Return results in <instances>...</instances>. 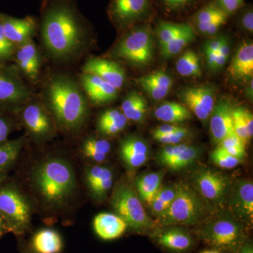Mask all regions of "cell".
Returning a JSON list of instances; mask_svg holds the SVG:
<instances>
[{
  "instance_id": "6da1fadb",
  "label": "cell",
  "mask_w": 253,
  "mask_h": 253,
  "mask_svg": "<svg viewBox=\"0 0 253 253\" xmlns=\"http://www.w3.org/2000/svg\"><path fill=\"white\" fill-rule=\"evenodd\" d=\"M42 34L46 49L57 59L73 56L81 49L84 41L81 20L67 0H53L46 8Z\"/></svg>"
},
{
  "instance_id": "7a4b0ae2",
  "label": "cell",
  "mask_w": 253,
  "mask_h": 253,
  "mask_svg": "<svg viewBox=\"0 0 253 253\" xmlns=\"http://www.w3.org/2000/svg\"><path fill=\"white\" fill-rule=\"evenodd\" d=\"M31 182L42 202L52 209L66 206L76 189L72 166L59 157H49L38 163L32 172Z\"/></svg>"
},
{
  "instance_id": "3957f363",
  "label": "cell",
  "mask_w": 253,
  "mask_h": 253,
  "mask_svg": "<svg viewBox=\"0 0 253 253\" xmlns=\"http://www.w3.org/2000/svg\"><path fill=\"white\" fill-rule=\"evenodd\" d=\"M46 100L56 122L68 131H76L84 124L87 105L78 83L68 76L58 75L50 79Z\"/></svg>"
},
{
  "instance_id": "277c9868",
  "label": "cell",
  "mask_w": 253,
  "mask_h": 253,
  "mask_svg": "<svg viewBox=\"0 0 253 253\" xmlns=\"http://www.w3.org/2000/svg\"><path fill=\"white\" fill-rule=\"evenodd\" d=\"M212 206L196 189L179 184L175 199L162 215L155 220L157 227L172 225L199 226L208 220Z\"/></svg>"
},
{
  "instance_id": "5b68a950",
  "label": "cell",
  "mask_w": 253,
  "mask_h": 253,
  "mask_svg": "<svg viewBox=\"0 0 253 253\" xmlns=\"http://www.w3.org/2000/svg\"><path fill=\"white\" fill-rule=\"evenodd\" d=\"M249 226L235 218L209 219L199 226L198 236L219 252L236 253L249 240Z\"/></svg>"
},
{
  "instance_id": "8992f818",
  "label": "cell",
  "mask_w": 253,
  "mask_h": 253,
  "mask_svg": "<svg viewBox=\"0 0 253 253\" xmlns=\"http://www.w3.org/2000/svg\"><path fill=\"white\" fill-rule=\"evenodd\" d=\"M111 205L118 215L126 221L131 232L150 234L157 228L156 221L145 211L138 194L126 183H118L115 186Z\"/></svg>"
},
{
  "instance_id": "52a82bcc",
  "label": "cell",
  "mask_w": 253,
  "mask_h": 253,
  "mask_svg": "<svg viewBox=\"0 0 253 253\" xmlns=\"http://www.w3.org/2000/svg\"><path fill=\"white\" fill-rule=\"evenodd\" d=\"M31 204L17 186L0 184V217L6 232L24 235L31 229Z\"/></svg>"
},
{
  "instance_id": "ba28073f",
  "label": "cell",
  "mask_w": 253,
  "mask_h": 253,
  "mask_svg": "<svg viewBox=\"0 0 253 253\" xmlns=\"http://www.w3.org/2000/svg\"><path fill=\"white\" fill-rule=\"evenodd\" d=\"M154 54V34L148 25L131 30L113 50L115 57L136 66L149 64L152 61Z\"/></svg>"
},
{
  "instance_id": "9c48e42d",
  "label": "cell",
  "mask_w": 253,
  "mask_h": 253,
  "mask_svg": "<svg viewBox=\"0 0 253 253\" xmlns=\"http://www.w3.org/2000/svg\"><path fill=\"white\" fill-rule=\"evenodd\" d=\"M195 189L211 206H223L230 191V183L225 176L209 168H199L193 174Z\"/></svg>"
},
{
  "instance_id": "30bf717a",
  "label": "cell",
  "mask_w": 253,
  "mask_h": 253,
  "mask_svg": "<svg viewBox=\"0 0 253 253\" xmlns=\"http://www.w3.org/2000/svg\"><path fill=\"white\" fill-rule=\"evenodd\" d=\"M31 94L17 73L0 64V113L11 112L22 106Z\"/></svg>"
},
{
  "instance_id": "8fae6325",
  "label": "cell",
  "mask_w": 253,
  "mask_h": 253,
  "mask_svg": "<svg viewBox=\"0 0 253 253\" xmlns=\"http://www.w3.org/2000/svg\"><path fill=\"white\" fill-rule=\"evenodd\" d=\"M226 201L233 217L249 227L253 225V184L251 179H241L231 186Z\"/></svg>"
},
{
  "instance_id": "7c38bea8",
  "label": "cell",
  "mask_w": 253,
  "mask_h": 253,
  "mask_svg": "<svg viewBox=\"0 0 253 253\" xmlns=\"http://www.w3.org/2000/svg\"><path fill=\"white\" fill-rule=\"evenodd\" d=\"M149 236L161 249L170 253H190L195 246L191 232L179 226H160Z\"/></svg>"
},
{
  "instance_id": "4fadbf2b",
  "label": "cell",
  "mask_w": 253,
  "mask_h": 253,
  "mask_svg": "<svg viewBox=\"0 0 253 253\" xmlns=\"http://www.w3.org/2000/svg\"><path fill=\"white\" fill-rule=\"evenodd\" d=\"M179 97L190 112L194 113L200 121L206 122L209 119L215 104V92L212 86L201 85L185 88Z\"/></svg>"
},
{
  "instance_id": "5bb4252c",
  "label": "cell",
  "mask_w": 253,
  "mask_h": 253,
  "mask_svg": "<svg viewBox=\"0 0 253 253\" xmlns=\"http://www.w3.org/2000/svg\"><path fill=\"white\" fill-rule=\"evenodd\" d=\"M200 154L199 148L194 145H166L158 152L157 161L161 166L172 170H179L193 164Z\"/></svg>"
},
{
  "instance_id": "9a60e30c",
  "label": "cell",
  "mask_w": 253,
  "mask_h": 253,
  "mask_svg": "<svg viewBox=\"0 0 253 253\" xmlns=\"http://www.w3.org/2000/svg\"><path fill=\"white\" fill-rule=\"evenodd\" d=\"M150 6V0H112L109 14L119 26H128L146 17Z\"/></svg>"
},
{
  "instance_id": "2e32d148",
  "label": "cell",
  "mask_w": 253,
  "mask_h": 253,
  "mask_svg": "<svg viewBox=\"0 0 253 253\" xmlns=\"http://www.w3.org/2000/svg\"><path fill=\"white\" fill-rule=\"evenodd\" d=\"M83 72L94 75L103 81L121 89L126 81V71L119 63L111 60L92 58L83 66Z\"/></svg>"
},
{
  "instance_id": "e0dca14e",
  "label": "cell",
  "mask_w": 253,
  "mask_h": 253,
  "mask_svg": "<svg viewBox=\"0 0 253 253\" xmlns=\"http://www.w3.org/2000/svg\"><path fill=\"white\" fill-rule=\"evenodd\" d=\"M21 118L25 126L36 139H46L54 133L51 119L41 105H27L22 111Z\"/></svg>"
},
{
  "instance_id": "ac0fdd59",
  "label": "cell",
  "mask_w": 253,
  "mask_h": 253,
  "mask_svg": "<svg viewBox=\"0 0 253 253\" xmlns=\"http://www.w3.org/2000/svg\"><path fill=\"white\" fill-rule=\"evenodd\" d=\"M231 105L229 100L221 98L214 104L210 119V130L212 140L219 144L233 131Z\"/></svg>"
},
{
  "instance_id": "d6986e66",
  "label": "cell",
  "mask_w": 253,
  "mask_h": 253,
  "mask_svg": "<svg viewBox=\"0 0 253 253\" xmlns=\"http://www.w3.org/2000/svg\"><path fill=\"white\" fill-rule=\"evenodd\" d=\"M149 155V145L139 136H127L121 141L120 156L129 169H136L144 166Z\"/></svg>"
},
{
  "instance_id": "ffe728a7",
  "label": "cell",
  "mask_w": 253,
  "mask_h": 253,
  "mask_svg": "<svg viewBox=\"0 0 253 253\" xmlns=\"http://www.w3.org/2000/svg\"><path fill=\"white\" fill-rule=\"evenodd\" d=\"M85 181L91 196L97 201H103L113 186L112 170L105 166H91L86 169Z\"/></svg>"
},
{
  "instance_id": "44dd1931",
  "label": "cell",
  "mask_w": 253,
  "mask_h": 253,
  "mask_svg": "<svg viewBox=\"0 0 253 253\" xmlns=\"http://www.w3.org/2000/svg\"><path fill=\"white\" fill-rule=\"evenodd\" d=\"M2 23L5 36L14 45L29 41L36 31V21L31 16L16 18L2 15Z\"/></svg>"
},
{
  "instance_id": "7402d4cb",
  "label": "cell",
  "mask_w": 253,
  "mask_h": 253,
  "mask_svg": "<svg viewBox=\"0 0 253 253\" xmlns=\"http://www.w3.org/2000/svg\"><path fill=\"white\" fill-rule=\"evenodd\" d=\"M82 83L88 97L94 104H106L117 98V88L94 75L84 73Z\"/></svg>"
},
{
  "instance_id": "603a6c76",
  "label": "cell",
  "mask_w": 253,
  "mask_h": 253,
  "mask_svg": "<svg viewBox=\"0 0 253 253\" xmlns=\"http://www.w3.org/2000/svg\"><path fill=\"white\" fill-rule=\"evenodd\" d=\"M96 235L105 241L117 239L127 230L126 221L118 214L103 212L96 215L93 221Z\"/></svg>"
},
{
  "instance_id": "cb8c5ba5",
  "label": "cell",
  "mask_w": 253,
  "mask_h": 253,
  "mask_svg": "<svg viewBox=\"0 0 253 253\" xmlns=\"http://www.w3.org/2000/svg\"><path fill=\"white\" fill-rule=\"evenodd\" d=\"M229 73L234 79L253 78V44L252 42H244L233 58L229 68Z\"/></svg>"
},
{
  "instance_id": "d4e9b609",
  "label": "cell",
  "mask_w": 253,
  "mask_h": 253,
  "mask_svg": "<svg viewBox=\"0 0 253 253\" xmlns=\"http://www.w3.org/2000/svg\"><path fill=\"white\" fill-rule=\"evenodd\" d=\"M30 246L36 253H61L63 243L59 232L43 229L34 234Z\"/></svg>"
},
{
  "instance_id": "484cf974",
  "label": "cell",
  "mask_w": 253,
  "mask_h": 253,
  "mask_svg": "<svg viewBox=\"0 0 253 253\" xmlns=\"http://www.w3.org/2000/svg\"><path fill=\"white\" fill-rule=\"evenodd\" d=\"M164 176L163 171L150 172L136 179L135 185L139 199L145 204L149 205L153 198L162 186Z\"/></svg>"
},
{
  "instance_id": "4316f807",
  "label": "cell",
  "mask_w": 253,
  "mask_h": 253,
  "mask_svg": "<svg viewBox=\"0 0 253 253\" xmlns=\"http://www.w3.org/2000/svg\"><path fill=\"white\" fill-rule=\"evenodd\" d=\"M121 109L128 121L140 123L146 117L148 105L144 96L139 93L132 91L123 100Z\"/></svg>"
},
{
  "instance_id": "83f0119b",
  "label": "cell",
  "mask_w": 253,
  "mask_h": 253,
  "mask_svg": "<svg viewBox=\"0 0 253 253\" xmlns=\"http://www.w3.org/2000/svg\"><path fill=\"white\" fill-rule=\"evenodd\" d=\"M155 116L159 121L168 123H179L191 119V113L183 104L165 102L155 111Z\"/></svg>"
},
{
  "instance_id": "f1b7e54d",
  "label": "cell",
  "mask_w": 253,
  "mask_h": 253,
  "mask_svg": "<svg viewBox=\"0 0 253 253\" xmlns=\"http://www.w3.org/2000/svg\"><path fill=\"white\" fill-rule=\"evenodd\" d=\"M127 123L128 120L119 110H107L99 117L98 129L105 135H114L123 131Z\"/></svg>"
},
{
  "instance_id": "f546056e",
  "label": "cell",
  "mask_w": 253,
  "mask_h": 253,
  "mask_svg": "<svg viewBox=\"0 0 253 253\" xmlns=\"http://www.w3.org/2000/svg\"><path fill=\"white\" fill-rule=\"evenodd\" d=\"M179 191V184L162 186L149 205L151 214L157 219L169 208Z\"/></svg>"
},
{
  "instance_id": "4dcf8cb0",
  "label": "cell",
  "mask_w": 253,
  "mask_h": 253,
  "mask_svg": "<svg viewBox=\"0 0 253 253\" xmlns=\"http://www.w3.org/2000/svg\"><path fill=\"white\" fill-rule=\"evenodd\" d=\"M111 149V143L104 139L90 137L83 143L82 151L86 158L96 163L104 162Z\"/></svg>"
},
{
  "instance_id": "1f68e13d",
  "label": "cell",
  "mask_w": 253,
  "mask_h": 253,
  "mask_svg": "<svg viewBox=\"0 0 253 253\" xmlns=\"http://www.w3.org/2000/svg\"><path fill=\"white\" fill-rule=\"evenodd\" d=\"M24 142V138L21 137L6 141L0 146V176L4 174L16 162Z\"/></svg>"
},
{
  "instance_id": "d6a6232c",
  "label": "cell",
  "mask_w": 253,
  "mask_h": 253,
  "mask_svg": "<svg viewBox=\"0 0 253 253\" xmlns=\"http://www.w3.org/2000/svg\"><path fill=\"white\" fill-rule=\"evenodd\" d=\"M177 73L184 77L201 76V66L199 55L193 51H187L181 55L176 62Z\"/></svg>"
},
{
  "instance_id": "836d02e7",
  "label": "cell",
  "mask_w": 253,
  "mask_h": 253,
  "mask_svg": "<svg viewBox=\"0 0 253 253\" xmlns=\"http://www.w3.org/2000/svg\"><path fill=\"white\" fill-rule=\"evenodd\" d=\"M194 40L195 33L191 26H190L185 31L161 47V54L166 59L172 57L179 54L181 50Z\"/></svg>"
},
{
  "instance_id": "e575fe53",
  "label": "cell",
  "mask_w": 253,
  "mask_h": 253,
  "mask_svg": "<svg viewBox=\"0 0 253 253\" xmlns=\"http://www.w3.org/2000/svg\"><path fill=\"white\" fill-rule=\"evenodd\" d=\"M186 23H174L161 21L158 23L156 35L160 48L169 42L171 40L180 35L190 27Z\"/></svg>"
},
{
  "instance_id": "d590c367",
  "label": "cell",
  "mask_w": 253,
  "mask_h": 253,
  "mask_svg": "<svg viewBox=\"0 0 253 253\" xmlns=\"http://www.w3.org/2000/svg\"><path fill=\"white\" fill-rule=\"evenodd\" d=\"M246 144L236 135L234 131L218 144L219 147L225 150L228 154L243 161L246 158Z\"/></svg>"
},
{
  "instance_id": "8d00e7d4",
  "label": "cell",
  "mask_w": 253,
  "mask_h": 253,
  "mask_svg": "<svg viewBox=\"0 0 253 253\" xmlns=\"http://www.w3.org/2000/svg\"><path fill=\"white\" fill-rule=\"evenodd\" d=\"M211 159L215 166L223 169H232L241 162V160L228 154L225 150L219 146L211 152Z\"/></svg>"
},
{
  "instance_id": "74e56055",
  "label": "cell",
  "mask_w": 253,
  "mask_h": 253,
  "mask_svg": "<svg viewBox=\"0 0 253 253\" xmlns=\"http://www.w3.org/2000/svg\"><path fill=\"white\" fill-rule=\"evenodd\" d=\"M223 17H228V16L217 5L212 4L199 10L195 15L194 19L196 23H208Z\"/></svg>"
},
{
  "instance_id": "f35d334b",
  "label": "cell",
  "mask_w": 253,
  "mask_h": 253,
  "mask_svg": "<svg viewBox=\"0 0 253 253\" xmlns=\"http://www.w3.org/2000/svg\"><path fill=\"white\" fill-rule=\"evenodd\" d=\"M138 81L144 82L152 85L168 89H171L173 86L172 78L168 73L162 71H156L151 74L142 76Z\"/></svg>"
},
{
  "instance_id": "ab89813d",
  "label": "cell",
  "mask_w": 253,
  "mask_h": 253,
  "mask_svg": "<svg viewBox=\"0 0 253 253\" xmlns=\"http://www.w3.org/2000/svg\"><path fill=\"white\" fill-rule=\"evenodd\" d=\"M16 59L18 66L26 76L33 78V79L36 78L38 72H39L41 64L33 62L20 49H18L17 52H16Z\"/></svg>"
},
{
  "instance_id": "60d3db41",
  "label": "cell",
  "mask_w": 253,
  "mask_h": 253,
  "mask_svg": "<svg viewBox=\"0 0 253 253\" xmlns=\"http://www.w3.org/2000/svg\"><path fill=\"white\" fill-rule=\"evenodd\" d=\"M188 136H189V131L186 128L181 126L177 130L165 135L156 136L154 139L161 144L176 145L181 144V142L186 139Z\"/></svg>"
},
{
  "instance_id": "b9f144b4",
  "label": "cell",
  "mask_w": 253,
  "mask_h": 253,
  "mask_svg": "<svg viewBox=\"0 0 253 253\" xmlns=\"http://www.w3.org/2000/svg\"><path fill=\"white\" fill-rule=\"evenodd\" d=\"M231 118H232L233 131L241 140L244 141L245 144H247L251 139L248 134L247 131H246V126H245L244 123L243 122L242 118L240 116L238 108L232 107Z\"/></svg>"
},
{
  "instance_id": "7bdbcfd3",
  "label": "cell",
  "mask_w": 253,
  "mask_h": 253,
  "mask_svg": "<svg viewBox=\"0 0 253 253\" xmlns=\"http://www.w3.org/2000/svg\"><path fill=\"white\" fill-rule=\"evenodd\" d=\"M227 17L217 18L208 23H196V27L200 33L205 36H212L215 34L223 25L226 22Z\"/></svg>"
},
{
  "instance_id": "ee69618b",
  "label": "cell",
  "mask_w": 253,
  "mask_h": 253,
  "mask_svg": "<svg viewBox=\"0 0 253 253\" xmlns=\"http://www.w3.org/2000/svg\"><path fill=\"white\" fill-rule=\"evenodd\" d=\"M13 129L14 122L9 117L0 113V146L8 141V137Z\"/></svg>"
},
{
  "instance_id": "f6af8a7d",
  "label": "cell",
  "mask_w": 253,
  "mask_h": 253,
  "mask_svg": "<svg viewBox=\"0 0 253 253\" xmlns=\"http://www.w3.org/2000/svg\"><path fill=\"white\" fill-rule=\"evenodd\" d=\"M139 82L141 87L144 89L145 91L154 100H161L164 99L167 96L170 89H166V88L158 87L150 84L149 83H144V82Z\"/></svg>"
},
{
  "instance_id": "bcb514c9",
  "label": "cell",
  "mask_w": 253,
  "mask_h": 253,
  "mask_svg": "<svg viewBox=\"0 0 253 253\" xmlns=\"http://www.w3.org/2000/svg\"><path fill=\"white\" fill-rule=\"evenodd\" d=\"M244 3V0H217V6L227 16L236 12Z\"/></svg>"
},
{
  "instance_id": "7dc6e473",
  "label": "cell",
  "mask_w": 253,
  "mask_h": 253,
  "mask_svg": "<svg viewBox=\"0 0 253 253\" xmlns=\"http://www.w3.org/2000/svg\"><path fill=\"white\" fill-rule=\"evenodd\" d=\"M239 110L240 116L242 118L243 122L246 126V131L251 139L253 136V116L252 113L249 110L244 107H237Z\"/></svg>"
},
{
  "instance_id": "c3c4849f",
  "label": "cell",
  "mask_w": 253,
  "mask_h": 253,
  "mask_svg": "<svg viewBox=\"0 0 253 253\" xmlns=\"http://www.w3.org/2000/svg\"><path fill=\"white\" fill-rule=\"evenodd\" d=\"M181 126H176V125H163V126H158V127L155 128L152 132V136L154 138L158 136L165 135V134H169V133L177 130Z\"/></svg>"
},
{
  "instance_id": "681fc988",
  "label": "cell",
  "mask_w": 253,
  "mask_h": 253,
  "mask_svg": "<svg viewBox=\"0 0 253 253\" xmlns=\"http://www.w3.org/2000/svg\"><path fill=\"white\" fill-rule=\"evenodd\" d=\"M163 4L170 10L183 9L190 4L191 0H162Z\"/></svg>"
},
{
  "instance_id": "f907efd6",
  "label": "cell",
  "mask_w": 253,
  "mask_h": 253,
  "mask_svg": "<svg viewBox=\"0 0 253 253\" xmlns=\"http://www.w3.org/2000/svg\"><path fill=\"white\" fill-rule=\"evenodd\" d=\"M224 39V37H218L216 39L208 41L207 42L205 43L204 47V52H206V51H211V52L217 53Z\"/></svg>"
},
{
  "instance_id": "816d5d0a",
  "label": "cell",
  "mask_w": 253,
  "mask_h": 253,
  "mask_svg": "<svg viewBox=\"0 0 253 253\" xmlns=\"http://www.w3.org/2000/svg\"><path fill=\"white\" fill-rule=\"evenodd\" d=\"M241 23H242L243 27L252 33L253 32V12L252 9H249L243 15L241 18Z\"/></svg>"
},
{
  "instance_id": "f5cc1de1",
  "label": "cell",
  "mask_w": 253,
  "mask_h": 253,
  "mask_svg": "<svg viewBox=\"0 0 253 253\" xmlns=\"http://www.w3.org/2000/svg\"><path fill=\"white\" fill-rule=\"evenodd\" d=\"M0 44H1L6 49L10 51H14V45L11 44L7 38L5 36L4 29H3L2 15L0 14Z\"/></svg>"
},
{
  "instance_id": "db71d44e",
  "label": "cell",
  "mask_w": 253,
  "mask_h": 253,
  "mask_svg": "<svg viewBox=\"0 0 253 253\" xmlns=\"http://www.w3.org/2000/svg\"><path fill=\"white\" fill-rule=\"evenodd\" d=\"M217 54L220 55V56H224V57L229 58V54H230V44H229V41L225 37H224V41L221 43Z\"/></svg>"
},
{
  "instance_id": "11a10c76",
  "label": "cell",
  "mask_w": 253,
  "mask_h": 253,
  "mask_svg": "<svg viewBox=\"0 0 253 253\" xmlns=\"http://www.w3.org/2000/svg\"><path fill=\"white\" fill-rule=\"evenodd\" d=\"M205 54H206V59H207L208 67L213 71L214 64H215L216 59H217V53L206 51V52H205Z\"/></svg>"
},
{
  "instance_id": "9f6ffc18",
  "label": "cell",
  "mask_w": 253,
  "mask_h": 253,
  "mask_svg": "<svg viewBox=\"0 0 253 253\" xmlns=\"http://www.w3.org/2000/svg\"><path fill=\"white\" fill-rule=\"evenodd\" d=\"M236 253H253V244L252 240L249 239Z\"/></svg>"
},
{
  "instance_id": "6f0895ef",
  "label": "cell",
  "mask_w": 253,
  "mask_h": 253,
  "mask_svg": "<svg viewBox=\"0 0 253 253\" xmlns=\"http://www.w3.org/2000/svg\"><path fill=\"white\" fill-rule=\"evenodd\" d=\"M14 51L6 49L0 44V60H6L9 59Z\"/></svg>"
},
{
  "instance_id": "680465c9",
  "label": "cell",
  "mask_w": 253,
  "mask_h": 253,
  "mask_svg": "<svg viewBox=\"0 0 253 253\" xmlns=\"http://www.w3.org/2000/svg\"><path fill=\"white\" fill-rule=\"evenodd\" d=\"M19 244L20 251L21 253H36L32 249L30 245L26 244L23 241H21Z\"/></svg>"
},
{
  "instance_id": "91938a15",
  "label": "cell",
  "mask_w": 253,
  "mask_h": 253,
  "mask_svg": "<svg viewBox=\"0 0 253 253\" xmlns=\"http://www.w3.org/2000/svg\"><path fill=\"white\" fill-rule=\"evenodd\" d=\"M5 233H6V229H5L4 223H3L1 217H0V238H1Z\"/></svg>"
},
{
  "instance_id": "94428289",
  "label": "cell",
  "mask_w": 253,
  "mask_h": 253,
  "mask_svg": "<svg viewBox=\"0 0 253 253\" xmlns=\"http://www.w3.org/2000/svg\"><path fill=\"white\" fill-rule=\"evenodd\" d=\"M248 95L251 98L253 97V78L251 80L249 87H248Z\"/></svg>"
},
{
  "instance_id": "6125c7cd",
  "label": "cell",
  "mask_w": 253,
  "mask_h": 253,
  "mask_svg": "<svg viewBox=\"0 0 253 253\" xmlns=\"http://www.w3.org/2000/svg\"><path fill=\"white\" fill-rule=\"evenodd\" d=\"M201 253H221L219 252V251H217V250L212 249V250H207V251H205L204 252Z\"/></svg>"
}]
</instances>
